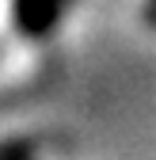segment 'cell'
<instances>
[{"mask_svg":"<svg viewBox=\"0 0 156 160\" xmlns=\"http://www.w3.org/2000/svg\"><path fill=\"white\" fill-rule=\"evenodd\" d=\"M141 19H145V27H152V31H156V0H149V4H145Z\"/></svg>","mask_w":156,"mask_h":160,"instance_id":"obj_2","label":"cell"},{"mask_svg":"<svg viewBox=\"0 0 156 160\" xmlns=\"http://www.w3.org/2000/svg\"><path fill=\"white\" fill-rule=\"evenodd\" d=\"M65 0H19V27L27 34H42L57 23Z\"/></svg>","mask_w":156,"mask_h":160,"instance_id":"obj_1","label":"cell"},{"mask_svg":"<svg viewBox=\"0 0 156 160\" xmlns=\"http://www.w3.org/2000/svg\"><path fill=\"white\" fill-rule=\"evenodd\" d=\"M0 160H27V149H0Z\"/></svg>","mask_w":156,"mask_h":160,"instance_id":"obj_3","label":"cell"}]
</instances>
